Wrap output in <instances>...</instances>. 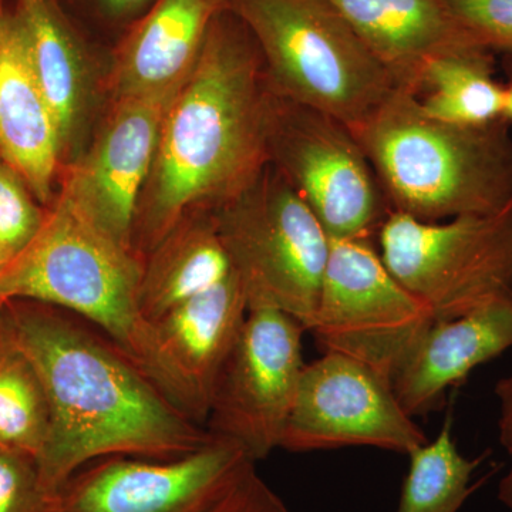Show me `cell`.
I'll list each match as a JSON object with an SVG mask.
<instances>
[{
    "instance_id": "cell-1",
    "label": "cell",
    "mask_w": 512,
    "mask_h": 512,
    "mask_svg": "<svg viewBox=\"0 0 512 512\" xmlns=\"http://www.w3.org/2000/svg\"><path fill=\"white\" fill-rule=\"evenodd\" d=\"M275 101L254 37L221 10L165 113L134 224L141 258L188 215L217 211L264 173Z\"/></svg>"
},
{
    "instance_id": "cell-2",
    "label": "cell",
    "mask_w": 512,
    "mask_h": 512,
    "mask_svg": "<svg viewBox=\"0 0 512 512\" xmlns=\"http://www.w3.org/2000/svg\"><path fill=\"white\" fill-rule=\"evenodd\" d=\"M3 311L45 386L50 433L37 464L49 490L57 493L97 458H174L210 441L204 426L86 320L30 301H6Z\"/></svg>"
},
{
    "instance_id": "cell-3",
    "label": "cell",
    "mask_w": 512,
    "mask_h": 512,
    "mask_svg": "<svg viewBox=\"0 0 512 512\" xmlns=\"http://www.w3.org/2000/svg\"><path fill=\"white\" fill-rule=\"evenodd\" d=\"M352 133L394 212L440 222L512 204V137L505 120L480 127L441 123L424 114L416 93L396 87Z\"/></svg>"
},
{
    "instance_id": "cell-4",
    "label": "cell",
    "mask_w": 512,
    "mask_h": 512,
    "mask_svg": "<svg viewBox=\"0 0 512 512\" xmlns=\"http://www.w3.org/2000/svg\"><path fill=\"white\" fill-rule=\"evenodd\" d=\"M143 262L104 232L62 185L36 237L0 271V301L45 303L79 316L164 393L153 329L138 302Z\"/></svg>"
},
{
    "instance_id": "cell-5",
    "label": "cell",
    "mask_w": 512,
    "mask_h": 512,
    "mask_svg": "<svg viewBox=\"0 0 512 512\" xmlns=\"http://www.w3.org/2000/svg\"><path fill=\"white\" fill-rule=\"evenodd\" d=\"M249 30L275 96L353 130L396 89L386 67L329 0H228Z\"/></svg>"
},
{
    "instance_id": "cell-6",
    "label": "cell",
    "mask_w": 512,
    "mask_h": 512,
    "mask_svg": "<svg viewBox=\"0 0 512 512\" xmlns=\"http://www.w3.org/2000/svg\"><path fill=\"white\" fill-rule=\"evenodd\" d=\"M214 218L248 311L284 312L308 332L330 238L301 195L269 164L248 190L214 211Z\"/></svg>"
},
{
    "instance_id": "cell-7",
    "label": "cell",
    "mask_w": 512,
    "mask_h": 512,
    "mask_svg": "<svg viewBox=\"0 0 512 512\" xmlns=\"http://www.w3.org/2000/svg\"><path fill=\"white\" fill-rule=\"evenodd\" d=\"M377 237L384 264L434 320L512 296V204L440 222L390 211Z\"/></svg>"
},
{
    "instance_id": "cell-8",
    "label": "cell",
    "mask_w": 512,
    "mask_h": 512,
    "mask_svg": "<svg viewBox=\"0 0 512 512\" xmlns=\"http://www.w3.org/2000/svg\"><path fill=\"white\" fill-rule=\"evenodd\" d=\"M433 320L429 306L389 271L372 239H330L308 329L322 353L352 357L393 382Z\"/></svg>"
},
{
    "instance_id": "cell-9",
    "label": "cell",
    "mask_w": 512,
    "mask_h": 512,
    "mask_svg": "<svg viewBox=\"0 0 512 512\" xmlns=\"http://www.w3.org/2000/svg\"><path fill=\"white\" fill-rule=\"evenodd\" d=\"M269 164L301 195L330 239H372L392 211L352 130L278 96Z\"/></svg>"
},
{
    "instance_id": "cell-10",
    "label": "cell",
    "mask_w": 512,
    "mask_h": 512,
    "mask_svg": "<svg viewBox=\"0 0 512 512\" xmlns=\"http://www.w3.org/2000/svg\"><path fill=\"white\" fill-rule=\"evenodd\" d=\"M305 326L275 309H252L212 384L205 429L252 460L281 447L303 367Z\"/></svg>"
},
{
    "instance_id": "cell-11",
    "label": "cell",
    "mask_w": 512,
    "mask_h": 512,
    "mask_svg": "<svg viewBox=\"0 0 512 512\" xmlns=\"http://www.w3.org/2000/svg\"><path fill=\"white\" fill-rule=\"evenodd\" d=\"M427 441L392 380L352 357L322 353L303 367L279 448L311 453L373 447L409 456Z\"/></svg>"
},
{
    "instance_id": "cell-12",
    "label": "cell",
    "mask_w": 512,
    "mask_h": 512,
    "mask_svg": "<svg viewBox=\"0 0 512 512\" xmlns=\"http://www.w3.org/2000/svg\"><path fill=\"white\" fill-rule=\"evenodd\" d=\"M256 464L214 436L185 456H109L90 461L57 490L56 512H200Z\"/></svg>"
},
{
    "instance_id": "cell-13",
    "label": "cell",
    "mask_w": 512,
    "mask_h": 512,
    "mask_svg": "<svg viewBox=\"0 0 512 512\" xmlns=\"http://www.w3.org/2000/svg\"><path fill=\"white\" fill-rule=\"evenodd\" d=\"M178 89L113 100L89 153L62 181L104 232L133 251L138 204L156 160L165 113Z\"/></svg>"
},
{
    "instance_id": "cell-14",
    "label": "cell",
    "mask_w": 512,
    "mask_h": 512,
    "mask_svg": "<svg viewBox=\"0 0 512 512\" xmlns=\"http://www.w3.org/2000/svg\"><path fill=\"white\" fill-rule=\"evenodd\" d=\"M247 313V299L232 272L220 285L150 322L165 396L201 426L215 376Z\"/></svg>"
},
{
    "instance_id": "cell-15",
    "label": "cell",
    "mask_w": 512,
    "mask_h": 512,
    "mask_svg": "<svg viewBox=\"0 0 512 512\" xmlns=\"http://www.w3.org/2000/svg\"><path fill=\"white\" fill-rule=\"evenodd\" d=\"M63 156L59 128L33 72L18 16L0 2V161L50 207Z\"/></svg>"
},
{
    "instance_id": "cell-16",
    "label": "cell",
    "mask_w": 512,
    "mask_h": 512,
    "mask_svg": "<svg viewBox=\"0 0 512 512\" xmlns=\"http://www.w3.org/2000/svg\"><path fill=\"white\" fill-rule=\"evenodd\" d=\"M227 5L228 0H156L114 52L106 80L111 100L178 89Z\"/></svg>"
},
{
    "instance_id": "cell-17",
    "label": "cell",
    "mask_w": 512,
    "mask_h": 512,
    "mask_svg": "<svg viewBox=\"0 0 512 512\" xmlns=\"http://www.w3.org/2000/svg\"><path fill=\"white\" fill-rule=\"evenodd\" d=\"M512 348V296L454 319L433 320L393 379L409 416H426L450 387Z\"/></svg>"
},
{
    "instance_id": "cell-18",
    "label": "cell",
    "mask_w": 512,
    "mask_h": 512,
    "mask_svg": "<svg viewBox=\"0 0 512 512\" xmlns=\"http://www.w3.org/2000/svg\"><path fill=\"white\" fill-rule=\"evenodd\" d=\"M386 67L397 87L417 94L430 60L490 52L457 22L444 0H329ZM493 53V52H491Z\"/></svg>"
},
{
    "instance_id": "cell-19",
    "label": "cell",
    "mask_w": 512,
    "mask_h": 512,
    "mask_svg": "<svg viewBox=\"0 0 512 512\" xmlns=\"http://www.w3.org/2000/svg\"><path fill=\"white\" fill-rule=\"evenodd\" d=\"M15 13L66 154L82 130L92 96L86 53L55 0H16Z\"/></svg>"
},
{
    "instance_id": "cell-20",
    "label": "cell",
    "mask_w": 512,
    "mask_h": 512,
    "mask_svg": "<svg viewBox=\"0 0 512 512\" xmlns=\"http://www.w3.org/2000/svg\"><path fill=\"white\" fill-rule=\"evenodd\" d=\"M231 275L214 212H194L144 256L138 295L141 313L153 322Z\"/></svg>"
},
{
    "instance_id": "cell-21",
    "label": "cell",
    "mask_w": 512,
    "mask_h": 512,
    "mask_svg": "<svg viewBox=\"0 0 512 512\" xmlns=\"http://www.w3.org/2000/svg\"><path fill=\"white\" fill-rule=\"evenodd\" d=\"M491 52L430 60L421 72V110L441 123L480 127L503 120L505 86L495 82Z\"/></svg>"
},
{
    "instance_id": "cell-22",
    "label": "cell",
    "mask_w": 512,
    "mask_h": 512,
    "mask_svg": "<svg viewBox=\"0 0 512 512\" xmlns=\"http://www.w3.org/2000/svg\"><path fill=\"white\" fill-rule=\"evenodd\" d=\"M5 306V305H3ZM50 433L45 386L19 345L5 311L0 318V446L37 458Z\"/></svg>"
},
{
    "instance_id": "cell-23",
    "label": "cell",
    "mask_w": 512,
    "mask_h": 512,
    "mask_svg": "<svg viewBox=\"0 0 512 512\" xmlns=\"http://www.w3.org/2000/svg\"><path fill=\"white\" fill-rule=\"evenodd\" d=\"M453 419L448 414L436 439L409 454L396 512H458L481 483L471 484L485 454L468 458L453 439Z\"/></svg>"
},
{
    "instance_id": "cell-24",
    "label": "cell",
    "mask_w": 512,
    "mask_h": 512,
    "mask_svg": "<svg viewBox=\"0 0 512 512\" xmlns=\"http://www.w3.org/2000/svg\"><path fill=\"white\" fill-rule=\"evenodd\" d=\"M35 457L0 446V512H56Z\"/></svg>"
},
{
    "instance_id": "cell-25",
    "label": "cell",
    "mask_w": 512,
    "mask_h": 512,
    "mask_svg": "<svg viewBox=\"0 0 512 512\" xmlns=\"http://www.w3.org/2000/svg\"><path fill=\"white\" fill-rule=\"evenodd\" d=\"M33 198L25 181L0 161V247L12 258L28 247L45 221L46 211Z\"/></svg>"
},
{
    "instance_id": "cell-26",
    "label": "cell",
    "mask_w": 512,
    "mask_h": 512,
    "mask_svg": "<svg viewBox=\"0 0 512 512\" xmlns=\"http://www.w3.org/2000/svg\"><path fill=\"white\" fill-rule=\"evenodd\" d=\"M457 22L485 49L512 53V0H444Z\"/></svg>"
},
{
    "instance_id": "cell-27",
    "label": "cell",
    "mask_w": 512,
    "mask_h": 512,
    "mask_svg": "<svg viewBox=\"0 0 512 512\" xmlns=\"http://www.w3.org/2000/svg\"><path fill=\"white\" fill-rule=\"evenodd\" d=\"M200 512H291L285 501L259 476L255 464L248 467L224 493Z\"/></svg>"
},
{
    "instance_id": "cell-28",
    "label": "cell",
    "mask_w": 512,
    "mask_h": 512,
    "mask_svg": "<svg viewBox=\"0 0 512 512\" xmlns=\"http://www.w3.org/2000/svg\"><path fill=\"white\" fill-rule=\"evenodd\" d=\"M494 393L500 402V419H498L500 443L511 460L510 470L498 485V500L512 511V375L498 380Z\"/></svg>"
},
{
    "instance_id": "cell-29",
    "label": "cell",
    "mask_w": 512,
    "mask_h": 512,
    "mask_svg": "<svg viewBox=\"0 0 512 512\" xmlns=\"http://www.w3.org/2000/svg\"><path fill=\"white\" fill-rule=\"evenodd\" d=\"M156 0H101L104 8L117 16L133 15L148 5H153Z\"/></svg>"
},
{
    "instance_id": "cell-30",
    "label": "cell",
    "mask_w": 512,
    "mask_h": 512,
    "mask_svg": "<svg viewBox=\"0 0 512 512\" xmlns=\"http://www.w3.org/2000/svg\"><path fill=\"white\" fill-rule=\"evenodd\" d=\"M503 120L512 123V77L511 82L505 86V106Z\"/></svg>"
},
{
    "instance_id": "cell-31",
    "label": "cell",
    "mask_w": 512,
    "mask_h": 512,
    "mask_svg": "<svg viewBox=\"0 0 512 512\" xmlns=\"http://www.w3.org/2000/svg\"><path fill=\"white\" fill-rule=\"evenodd\" d=\"M10 259H12V256H10L8 252L5 251V249L0 247V271H2V269L9 264Z\"/></svg>"
},
{
    "instance_id": "cell-32",
    "label": "cell",
    "mask_w": 512,
    "mask_h": 512,
    "mask_svg": "<svg viewBox=\"0 0 512 512\" xmlns=\"http://www.w3.org/2000/svg\"><path fill=\"white\" fill-rule=\"evenodd\" d=\"M3 305H5V302L0 301V318H2Z\"/></svg>"
}]
</instances>
